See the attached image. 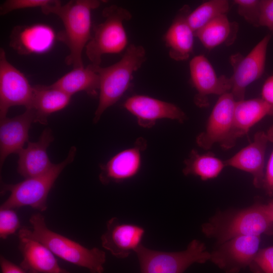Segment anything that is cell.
<instances>
[{"label": "cell", "mask_w": 273, "mask_h": 273, "mask_svg": "<svg viewBox=\"0 0 273 273\" xmlns=\"http://www.w3.org/2000/svg\"><path fill=\"white\" fill-rule=\"evenodd\" d=\"M147 148V141L139 138L133 147L121 151L106 163L100 165L99 179L106 185L110 183H120L135 176L142 163V153Z\"/></svg>", "instance_id": "5bb4252c"}, {"label": "cell", "mask_w": 273, "mask_h": 273, "mask_svg": "<svg viewBox=\"0 0 273 273\" xmlns=\"http://www.w3.org/2000/svg\"><path fill=\"white\" fill-rule=\"evenodd\" d=\"M0 265L2 273H39L34 271L25 270L2 255L0 257Z\"/></svg>", "instance_id": "e575fe53"}, {"label": "cell", "mask_w": 273, "mask_h": 273, "mask_svg": "<svg viewBox=\"0 0 273 273\" xmlns=\"http://www.w3.org/2000/svg\"><path fill=\"white\" fill-rule=\"evenodd\" d=\"M54 138L50 128L43 130L37 142L28 141L26 148L18 153L17 171L25 178L42 174L53 165L47 149Z\"/></svg>", "instance_id": "ffe728a7"}, {"label": "cell", "mask_w": 273, "mask_h": 273, "mask_svg": "<svg viewBox=\"0 0 273 273\" xmlns=\"http://www.w3.org/2000/svg\"><path fill=\"white\" fill-rule=\"evenodd\" d=\"M34 88L31 109L34 113L35 123L47 124L51 114L64 109L70 102L71 96L50 85H36Z\"/></svg>", "instance_id": "cb8c5ba5"}, {"label": "cell", "mask_w": 273, "mask_h": 273, "mask_svg": "<svg viewBox=\"0 0 273 273\" xmlns=\"http://www.w3.org/2000/svg\"><path fill=\"white\" fill-rule=\"evenodd\" d=\"M106 226L101 238L102 245L115 257L125 258L142 245L145 233L142 226L121 222L117 217L109 219Z\"/></svg>", "instance_id": "9a60e30c"}, {"label": "cell", "mask_w": 273, "mask_h": 273, "mask_svg": "<svg viewBox=\"0 0 273 273\" xmlns=\"http://www.w3.org/2000/svg\"><path fill=\"white\" fill-rule=\"evenodd\" d=\"M34 94L27 77L7 60L3 48L0 49V118L6 117L13 106H23L31 109Z\"/></svg>", "instance_id": "ba28073f"}, {"label": "cell", "mask_w": 273, "mask_h": 273, "mask_svg": "<svg viewBox=\"0 0 273 273\" xmlns=\"http://www.w3.org/2000/svg\"><path fill=\"white\" fill-rule=\"evenodd\" d=\"M54 0H8L0 7L2 15L16 10L40 7L45 8L53 2Z\"/></svg>", "instance_id": "4dcf8cb0"}, {"label": "cell", "mask_w": 273, "mask_h": 273, "mask_svg": "<svg viewBox=\"0 0 273 273\" xmlns=\"http://www.w3.org/2000/svg\"><path fill=\"white\" fill-rule=\"evenodd\" d=\"M249 268L253 273H273V246L259 249Z\"/></svg>", "instance_id": "f546056e"}, {"label": "cell", "mask_w": 273, "mask_h": 273, "mask_svg": "<svg viewBox=\"0 0 273 273\" xmlns=\"http://www.w3.org/2000/svg\"><path fill=\"white\" fill-rule=\"evenodd\" d=\"M267 115H271V108L261 98L236 101L232 128L227 138L220 145L221 147L225 150L233 147L238 139L246 134Z\"/></svg>", "instance_id": "ac0fdd59"}, {"label": "cell", "mask_w": 273, "mask_h": 273, "mask_svg": "<svg viewBox=\"0 0 273 273\" xmlns=\"http://www.w3.org/2000/svg\"><path fill=\"white\" fill-rule=\"evenodd\" d=\"M189 66L191 82L197 92L194 99L197 106H207L209 95L220 96L231 92L230 78L224 75L217 77L211 63L204 56H195L191 60Z\"/></svg>", "instance_id": "7c38bea8"}, {"label": "cell", "mask_w": 273, "mask_h": 273, "mask_svg": "<svg viewBox=\"0 0 273 273\" xmlns=\"http://www.w3.org/2000/svg\"><path fill=\"white\" fill-rule=\"evenodd\" d=\"M236 101L231 93L220 96L208 119L205 129L196 138L199 147L209 150L216 143L221 144L231 131Z\"/></svg>", "instance_id": "4fadbf2b"}, {"label": "cell", "mask_w": 273, "mask_h": 273, "mask_svg": "<svg viewBox=\"0 0 273 273\" xmlns=\"http://www.w3.org/2000/svg\"><path fill=\"white\" fill-rule=\"evenodd\" d=\"M102 2L75 0L62 5L60 1L54 0L48 6L41 9L43 14H55L62 21L64 29L58 33L57 39L68 47L69 53L65 61L73 68L84 67L82 52L92 36V12Z\"/></svg>", "instance_id": "6da1fadb"}, {"label": "cell", "mask_w": 273, "mask_h": 273, "mask_svg": "<svg viewBox=\"0 0 273 273\" xmlns=\"http://www.w3.org/2000/svg\"><path fill=\"white\" fill-rule=\"evenodd\" d=\"M134 252L141 273H183L192 264L204 263L210 258L204 243L197 239L192 240L183 251H160L142 244Z\"/></svg>", "instance_id": "52a82bcc"}, {"label": "cell", "mask_w": 273, "mask_h": 273, "mask_svg": "<svg viewBox=\"0 0 273 273\" xmlns=\"http://www.w3.org/2000/svg\"><path fill=\"white\" fill-rule=\"evenodd\" d=\"M18 216L14 209L0 208V237L7 239L20 228Z\"/></svg>", "instance_id": "f1b7e54d"}, {"label": "cell", "mask_w": 273, "mask_h": 273, "mask_svg": "<svg viewBox=\"0 0 273 273\" xmlns=\"http://www.w3.org/2000/svg\"><path fill=\"white\" fill-rule=\"evenodd\" d=\"M259 24L273 33V0H261Z\"/></svg>", "instance_id": "d6a6232c"}, {"label": "cell", "mask_w": 273, "mask_h": 273, "mask_svg": "<svg viewBox=\"0 0 273 273\" xmlns=\"http://www.w3.org/2000/svg\"><path fill=\"white\" fill-rule=\"evenodd\" d=\"M270 107L271 115L273 116V75L266 79L261 89V98Z\"/></svg>", "instance_id": "836d02e7"}, {"label": "cell", "mask_w": 273, "mask_h": 273, "mask_svg": "<svg viewBox=\"0 0 273 273\" xmlns=\"http://www.w3.org/2000/svg\"><path fill=\"white\" fill-rule=\"evenodd\" d=\"M201 230L218 245L240 236L273 235V222L265 204L257 202L244 209L219 212Z\"/></svg>", "instance_id": "3957f363"}, {"label": "cell", "mask_w": 273, "mask_h": 273, "mask_svg": "<svg viewBox=\"0 0 273 273\" xmlns=\"http://www.w3.org/2000/svg\"><path fill=\"white\" fill-rule=\"evenodd\" d=\"M268 142L266 133L257 132L252 142L229 159L224 160L230 166L250 173L256 188L263 187L264 177L265 155Z\"/></svg>", "instance_id": "e0dca14e"}, {"label": "cell", "mask_w": 273, "mask_h": 273, "mask_svg": "<svg viewBox=\"0 0 273 273\" xmlns=\"http://www.w3.org/2000/svg\"><path fill=\"white\" fill-rule=\"evenodd\" d=\"M270 37V34L265 35L246 57L240 54L231 56L234 73L230 77V93L236 101L244 100L247 87L262 75Z\"/></svg>", "instance_id": "9c48e42d"}, {"label": "cell", "mask_w": 273, "mask_h": 273, "mask_svg": "<svg viewBox=\"0 0 273 273\" xmlns=\"http://www.w3.org/2000/svg\"><path fill=\"white\" fill-rule=\"evenodd\" d=\"M102 15L103 21L93 27L92 38L85 47L87 57L96 66H100L103 55L126 49L128 37L124 22L131 18L128 10L116 5L106 7Z\"/></svg>", "instance_id": "8992f818"}, {"label": "cell", "mask_w": 273, "mask_h": 273, "mask_svg": "<svg viewBox=\"0 0 273 273\" xmlns=\"http://www.w3.org/2000/svg\"><path fill=\"white\" fill-rule=\"evenodd\" d=\"M266 133L268 141L273 143V130L269 128ZM262 188L268 196H273V149L266 166Z\"/></svg>", "instance_id": "1f68e13d"}, {"label": "cell", "mask_w": 273, "mask_h": 273, "mask_svg": "<svg viewBox=\"0 0 273 273\" xmlns=\"http://www.w3.org/2000/svg\"><path fill=\"white\" fill-rule=\"evenodd\" d=\"M23 260L20 266L39 273H70L59 264L54 254L41 243L31 239L19 238Z\"/></svg>", "instance_id": "7402d4cb"}, {"label": "cell", "mask_w": 273, "mask_h": 273, "mask_svg": "<svg viewBox=\"0 0 273 273\" xmlns=\"http://www.w3.org/2000/svg\"><path fill=\"white\" fill-rule=\"evenodd\" d=\"M183 170L184 175L198 176L202 180H207L217 177L226 167L224 160L208 152L200 154L193 149L185 161Z\"/></svg>", "instance_id": "484cf974"}, {"label": "cell", "mask_w": 273, "mask_h": 273, "mask_svg": "<svg viewBox=\"0 0 273 273\" xmlns=\"http://www.w3.org/2000/svg\"><path fill=\"white\" fill-rule=\"evenodd\" d=\"M146 51L140 45L128 46L121 59L114 64L99 66V100L95 111L94 122H98L103 113L118 102L129 88L134 72L146 60Z\"/></svg>", "instance_id": "277c9868"}, {"label": "cell", "mask_w": 273, "mask_h": 273, "mask_svg": "<svg viewBox=\"0 0 273 273\" xmlns=\"http://www.w3.org/2000/svg\"><path fill=\"white\" fill-rule=\"evenodd\" d=\"M98 67L90 63L86 67L73 68L50 86L70 96L80 92H84L90 96H96L100 86Z\"/></svg>", "instance_id": "603a6c76"}, {"label": "cell", "mask_w": 273, "mask_h": 273, "mask_svg": "<svg viewBox=\"0 0 273 273\" xmlns=\"http://www.w3.org/2000/svg\"><path fill=\"white\" fill-rule=\"evenodd\" d=\"M123 106L136 117L138 124L144 128H151L157 121L162 119L174 120L180 123L187 119L184 112L174 104L146 95L131 96Z\"/></svg>", "instance_id": "8fae6325"}, {"label": "cell", "mask_w": 273, "mask_h": 273, "mask_svg": "<svg viewBox=\"0 0 273 273\" xmlns=\"http://www.w3.org/2000/svg\"><path fill=\"white\" fill-rule=\"evenodd\" d=\"M34 120L32 109H27L23 113L12 118L1 119V167L9 155L18 154L25 144L28 143L29 129Z\"/></svg>", "instance_id": "d6986e66"}, {"label": "cell", "mask_w": 273, "mask_h": 273, "mask_svg": "<svg viewBox=\"0 0 273 273\" xmlns=\"http://www.w3.org/2000/svg\"><path fill=\"white\" fill-rule=\"evenodd\" d=\"M76 153V148L73 146L65 160L58 164H54L45 173L25 178L17 184H3L2 192H9L10 195L1 205V208L30 206L40 211H45L50 191L62 170L74 160Z\"/></svg>", "instance_id": "5b68a950"}, {"label": "cell", "mask_w": 273, "mask_h": 273, "mask_svg": "<svg viewBox=\"0 0 273 273\" xmlns=\"http://www.w3.org/2000/svg\"><path fill=\"white\" fill-rule=\"evenodd\" d=\"M229 8V2L227 0L209 1L190 12L187 20L195 33L217 17L226 14Z\"/></svg>", "instance_id": "4316f807"}, {"label": "cell", "mask_w": 273, "mask_h": 273, "mask_svg": "<svg viewBox=\"0 0 273 273\" xmlns=\"http://www.w3.org/2000/svg\"><path fill=\"white\" fill-rule=\"evenodd\" d=\"M57 35L52 27L41 23L16 26L11 31L10 46L18 54L28 55L47 52Z\"/></svg>", "instance_id": "2e32d148"}, {"label": "cell", "mask_w": 273, "mask_h": 273, "mask_svg": "<svg viewBox=\"0 0 273 273\" xmlns=\"http://www.w3.org/2000/svg\"><path fill=\"white\" fill-rule=\"evenodd\" d=\"M260 244V236H238L218 245L210 252V260L225 273H238L251 264Z\"/></svg>", "instance_id": "30bf717a"}, {"label": "cell", "mask_w": 273, "mask_h": 273, "mask_svg": "<svg viewBox=\"0 0 273 273\" xmlns=\"http://www.w3.org/2000/svg\"><path fill=\"white\" fill-rule=\"evenodd\" d=\"M239 14L254 27H259L261 0H234Z\"/></svg>", "instance_id": "83f0119b"}, {"label": "cell", "mask_w": 273, "mask_h": 273, "mask_svg": "<svg viewBox=\"0 0 273 273\" xmlns=\"http://www.w3.org/2000/svg\"><path fill=\"white\" fill-rule=\"evenodd\" d=\"M190 12V7L184 6L178 11L164 35L169 56L177 61L188 59L193 52L195 35L187 20Z\"/></svg>", "instance_id": "44dd1931"}, {"label": "cell", "mask_w": 273, "mask_h": 273, "mask_svg": "<svg viewBox=\"0 0 273 273\" xmlns=\"http://www.w3.org/2000/svg\"><path fill=\"white\" fill-rule=\"evenodd\" d=\"M32 230L22 228L19 238L35 240L49 248L60 258L85 267L90 273H103L106 262L105 252L97 247L87 248L80 244L49 229L44 216L40 213L33 214L29 219Z\"/></svg>", "instance_id": "7a4b0ae2"}, {"label": "cell", "mask_w": 273, "mask_h": 273, "mask_svg": "<svg viewBox=\"0 0 273 273\" xmlns=\"http://www.w3.org/2000/svg\"><path fill=\"white\" fill-rule=\"evenodd\" d=\"M239 25L236 22H230L226 14L220 15L197 31L198 37L203 46L211 50L224 44H233L237 37Z\"/></svg>", "instance_id": "d4e9b609"}, {"label": "cell", "mask_w": 273, "mask_h": 273, "mask_svg": "<svg viewBox=\"0 0 273 273\" xmlns=\"http://www.w3.org/2000/svg\"><path fill=\"white\" fill-rule=\"evenodd\" d=\"M266 211L273 222V200L270 201L267 204H265Z\"/></svg>", "instance_id": "d590c367"}]
</instances>
